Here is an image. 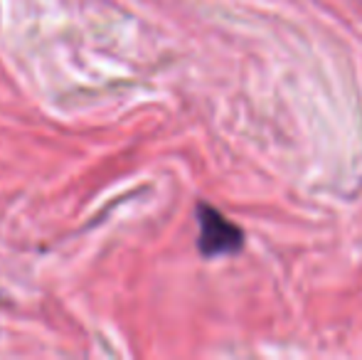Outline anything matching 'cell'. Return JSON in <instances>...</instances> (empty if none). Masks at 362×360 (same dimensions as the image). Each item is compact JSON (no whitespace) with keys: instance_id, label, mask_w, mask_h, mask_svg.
Wrapping results in <instances>:
<instances>
[{"instance_id":"1","label":"cell","mask_w":362,"mask_h":360,"mask_svg":"<svg viewBox=\"0 0 362 360\" xmlns=\"http://www.w3.org/2000/svg\"><path fill=\"white\" fill-rule=\"evenodd\" d=\"M197 250L205 260H215L224 255H237L244 250V230L224 217L210 202H197Z\"/></svg>"}]
</instances>
